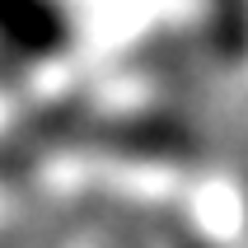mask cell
<instances>
[{"label": "cell", "mask_w": 248, "mask_h": 248, "mask_svg": "<svg viewBox=\"0 0 248 248\" xmlns=\"http://www.w3.org/2000/svg\"><path fill=\"white\" fill-rule=\"evenodd\" d=\"M0 38L28 56H52L70 42V14L61 0H0Z\"/></svg>", "instance_id": "6da1fadb"}]
</instances>
